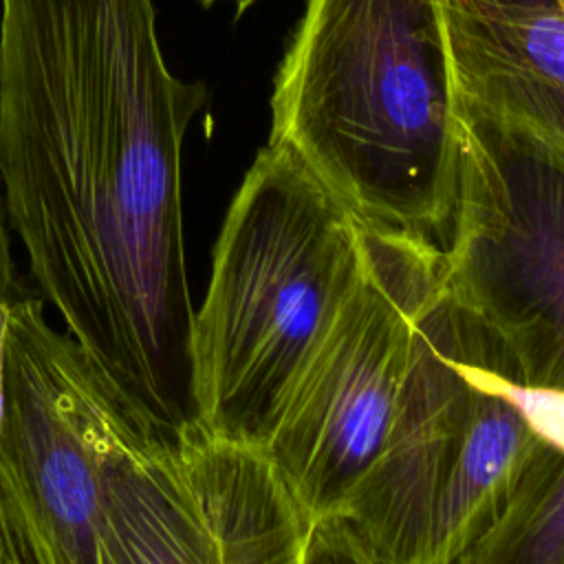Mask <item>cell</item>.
I'll return each instance as SVG.
<instances>
[{"label": "cell", "instance_id": "cell-1", "mask_svg": "<svg viewBox=\"0 0 564 564\" xmlns=\"http://www.w3.org/2000/svg\"><path fill=\"white\" fill-rule=\"evenodd\" d=\"M203 82L154 0H0V194L68 337L159 427L192 419L181 150Z\"/></svg>", "mask_w": 564, "mask_h": 564}, {"label": "cell", "instance_id": "cell-2", "mask_svg": "<svg viewBox=\"0 0 564 564\" xmlns=\"http://www.w3.org/2000/svg\"><path fill=\"white\" fill-rule=\"evenodd\" d=\"M269 145L361 225L443 249L463 154L445 0H304L273 79Z\"/></svg>", "mask_w": 564, "mask_h": 564}, {"label": "cell", "instance_id": "cell-3", "mask_svg": "<svg viewBox=\"0 0 564 564\" xmlns=\"http://www.w3.org/2000/svg\"><path fill=\"white\" fill-rule=\"evenodd\" d=\"M364 271L357 216L291 152L267 143L229 203L194 313L189 423L262 452Z\"/></svg>", "mask_w": 564, "mask_h": 564}, {"label": "cell", "instance_id": "cell-4", "mask_svg": "<svg viewBox=\"0 0 564 564\" xmlns=\"http://www.w3.org/2000/svg\"><path fill=\"white\" fill-rule=\"evenodd\" d=\"M463 154L443 286L513 364L564 392V154L460 97Z\"/></svg>", "mask_w": 564, "mask_h": 564}, {"label": "cell", "instance_id": "cell-5", "mask_svg": "<svg viewBox=\"0 0 564 564\" xmlns=\"http://www.w3.org/2000/svg\"><path fill=\"white\" fill-rule=\"evenodd\" d=\"M364 227L366 271L300 375L262 449L306 524L339 518L372 469L412 359L443 249Z\"/></svg>", "mask_w": 564, "mask_h": 564}, {"label": "cell", "instance_id": "cell-6", "mask_svg": "<svg viewBox=\"0 0 564 564\" xmlns=\"http://www.w3.org/2000/svg\"><path fill=\"white\" fill-rule=\"evenodd\" d=\"M126 397L51 326L9 304L0 427V564H104L108 465Z\"/></svg>", "mask_w": 564, "mask_h": 564}, {"label": "cell", "instance_id": "cell-7", "mask_svg": "<svg viewBox=\"0 0 564 564\" xmlns=\"http://www.w3.org/2000/svg\"><path fill=\"white\" fill-rule=\"evenodd\" d=\"M469 317L443 286L425 300L386 443L339 520L377 564H421L467 408Z\"/></svg>", "mask_w": 564, "mask_h": 564}, {"label": "cell", "instance_id": "cell-8", "mask_svg": "<svg viewBox=\"0 0 564 564\" xmlns=\"http://www.w3.org/2000/svg\"><path fill=\"white\" fill-rule=\"evenodd\" d=\"M467 317V408L421 564H458L509 505L540 441L531 390L494 335Z\"/></svg>", "mask_w": 564, "mask_h": 564}, {"label": "cell", "instance_id": "cell-9", "mask_svg": "<svg viewBox=\"0 0 564 564\" xmlns=\"http://www.w3.org/2000/svg\"><path fill=\"white\" fill-rule=\"evenodd\" d=\"M458 93L564 154V0H445Z\"/></svg>", "mask_w": 564, "mask_h": 564}, {"label": "cell", "instance_id": "cell-10", "mask_svg": "<svg viewBox=\"0 0 564 564\" xmlns=\"http://www.w3.org/2000/svg\"><path fill=\"white\" fill-rule=\"evenodd\" d=\"M104 564H218V551L189 485L176 434L123 401L101 533Z\"/></svg>", "mask_w": 564, "mask_h": 564}, {"label": "cell", "instance_id": "cell-11", "mask_svg": "<svg viewBox=\"0 0 564 564\" xmlns=\"http://www.w3.org/2000/svg\"><path fill=\"white\" fill-rule=\"evenodd\" d=\"M176 443L218 564H302L308 524L260 449L214 441L192 423Z\"/></svg>", "mask_w": 564, "mask_h": 564}, {"label": "cell", "instance_id": "cell-12", "mask_svg": "<svg viewBox=\"0 0 564 564\" xmlns=\"http://www.w3.org/2000/svg\"><path fill=\"white\" fill-rule=\"evenodd\" d=\"M531 394L538 447L500 518L458 564H564V392Z\"/></svg>", "mask_w": 564, "mask_h": 564}, {"label": "cell", "instance_id": "cell-13", "mask_svg": "<svg viewBox=\"0 0 564 564\" xmlns=\"http://www.w3.org/2000/svg\"><path fill=\"white\" fill-rule=\"evenodd\" d=\"M302 564H377L339 520H322L306 529Z\"/></svg>", "mask_w": 564, "mask_h": 564}, {"label": "cell", "instance_id": "cell-14", "mask_svg": "<svg viewBox=\"0 0 564 564\" xmlns=\"http://www.w3.org/2000/svg\"><path fill=\"white\" fill-rule=\"evenodd\" d=\"M20 295L11 247H9V234H7V214L2 205L0 194V304H11Z\"/></svg>", "mask_w": 564, "mask_h": 564}, {"label": "cell", "instance_id": "cell-15", "mask_svg": "<svg viewBox=\"0 0 564 564\" xmlns=\"http://www.w3.org/2000/svg\"><path fill=\"white\" fill-rule=\"evenodd\" d=\"M9 304H0V427L4 419V344H7Z\"/></svg>", "mask_w": 564, "mask_h": 564}, {"label": "cell", "instance_id": "cell-16", "mask_svg": "<svg viewBox=\"0 0 564 564\" xmlns=\"http://www.w3.org/2000/svg\"><path fill=\"white\" fill-rule=\"evenodd\" d=\"M200 7H212V4H216L218 0H196ZM234 4H236V15H242L249 7H253L258 0H231Z\"/></svg>", "mask_w": 564, "mask_h": 564}]
</instances>
